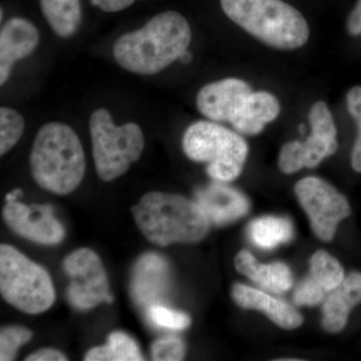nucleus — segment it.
<instances>
[{"mask_svg":"<svg viewBox=\"0 0 361 361\" xmlns=\"http://www.w3.org/2000/svg\"><path fill=\"white\" fill-rule=\"evenodd\" d=\"M251 92L250 85L244 80L225 78L202 87L197 94V108L213 122L230 123Z\"/></svg>","mask_w":361,"mask_h":361,"instance_id":"9b49d317","label":"nucleus"},{"mask_svg":"<svg viewBox=\"0 0 361 361\" xmlns=\"http://www.w3.org/2000/svg\"><path fill=\"white\" fill-rule=\"evenodd\" d=\"M235 302L246 310L265 313L278 326L294 329L303 322L302 316L290 304L268 295L265 292L243 284H235L232 289Z\"/></svg>","mask_w":361,"mask_h":361,"instance_id":"2eb2a0df","label":"nucleus"},{"mask_svg":"<svg viewBox=\"0 0 361 361\" xmlns=\"http://www.w3.org/2000/svg\"><path fill=\"white\" fill-rule=\"evenodd\" d=\"M33 179L51 193L75 191L85 173V156L75 130L63 123L42 127L33 142L30 157Z\"/></svg>","mask_w":361,"mask_h":361,"instance_id":"f03ea898","label":"nucleus"},{"mask_svg":"<svg viewBox=\"0 0 361 361\" xmlns=\"http://www.w3.org/2000/svg\"><path fill=\"white\" fill-rule=\"evenodd\" d=\"M310 276L314 278L325 291L330 292L343 281L344 271L336 258L327 252L318 251L310 260Z\"/></svg>","mask_w":361,"mask_h":361,"instance_id":"4be33fe9","label":"nucleus"},{"mask_svg":"<svg viewBox=\"0 0 361 361\" xmlns=\"http://www.w3.org/2000/svg\"><path fill=\"white\" fill-rule=\"evenodd\" d=\"M179 59L180 61H183V63H189V61H191V54L186 51L184 52V54H182V56H180Z\"/></svg>","mask_w":361,"mask_h":361,"instance_id":"c9c22d12","label":"nucleus"},{"mask_svg":"<svg viewBox=\"0 0 361 361\" xmlns=\"http://www.w3.org/2000/svg\"><path fill=\"white\" fill-rule=\"evenodd\" d=\"M191 37V28L184 16L165 11L140 30L118 37L114 44V56L125 70L155 75L180 59Z\"/></svg>","mask_w":361,"mask_h":361,"instance_id":"f257e3e1","label":"nucleus"},{"mask_svg":"<svg viewBox=\"0 0 361 361\" xmlns=\"http://www.w3.org/2000/svg\"><path fill=\"white\" fill-rule=\"evenodd\" d=\"M63 269L71 278L68 298L73 307L92 310L102 302L113 300L108 275L96 252L89 248L78 249L65 259Z\"/></svg>","mask_w":361,"mask_h":361,"instance_id":"1a4fd4ad","label":"nucleus"},{"mask_svg":"<svg viewBox=\"0 0 361 361\" xmlns=\"http://www.w3.org/2000/svg\"><path fill=\"white\" fill-rule=\"evenodd\" d=\"M0 292L7 303L27 314L44 312L56 300L47 271L4 244L0 246Z\"/></svg>","mask_w":361,"mask_h":361,"instance_id":"423d86ee","label":"nucleus"},{"mask_svg":"<svg viewBox=\"0 0 361 361\" xmlns=\"http://www.w3.org/2000/svg\"><path fill=\"white\" fill-rule=\"evenodd\" d=\"M148 318L149 322L160 329L183 330L189 326L191 320L185 313L170 310L161 304L149 306Z\"/></svg>","mask_w":361,"mask_h":361,"instance_id":"a878e982","label":"nucleus"},{"mask_svg":"<svg viewBox=\"0 0 361 361\" xmlns=\"http://www.w3.org/2000/svg\"><path fill=\"white\" fill-rule=\"evenodd\" d=\"M135 0H90L92 6H97L104 13H118L132 6Z\"/></svg>","mask_w":361,"mask_h":361,"instance_id":"2f4dec72","label":"nucleus"},{"mask_svg":"<svg viewBox=\"0 0 361 361\" xmlns=\"http://www.w3.org/2000/svg\"><path fill=\"white\" fill-rule=\"evenodd\" d=\"M23 194L20 189H16L13 191L9 192L8 194L6 196V202L8 203V202H14L18 201V199L20 198Z\"/></svg>","mask_w":361,"mask_h":361,"instance_id":"f704fd0d","label":"nucleus"},{"mask_svg":"<svg viewBox=\"0 0 361 361\" xmlns=\"http://www.w3.org/2000/svg\"><path fill=\"white\" fill-rule=\"evenodd\" d=\"M132 213L140 231L156 245L195 243L210 229L200 206L179 195L149 192L133 207Z\"/></svg>","mask_w":361,"mask_h":361,"instance_id":"7ed1b4c3","label":"nucleus"},{"mask_svg":"<svg viewBox=\"0 0 361 361\" xmlns=\"http://www.w3.org/2000/svg\"><path fill=\"white\" fill-rule=\"evenodd\" d=\"M346 104L350 116L355 118L357 126L356 137L353 152H351V166L355 172L361 173V87L356 85L349 90L346 96Z\"/></svg>","mask_w":361,"mask_h":361,"instance_id":"bb28decb","label":"nucleus"},{"mask_svg":"<svg viewBox=\"0 0 361 361\" xmlns=\"http://www.w3.org/2000/svg\"><path fill=\"white\" fill-rule=\"evenodd\" d=\"M305 168H315L327 157L336 153L338 144L336 140L329 139L311 133L310 137L302 142Z\"/></svg>","mask_w":361,"mask_h":361,"instance_id":"b1692460","label":"nucleus"},{"mask_svg":"<svg viewBox=\"0 0 361 361\" xmlns=\"http://www.w3.org/2000/svg\"><path fill=\"white\" fill-rule=\"evenodd\" d=\"M32 332L21 326L4 327L0 331V360H16L18 348L32 338Z\"/></svg>","mask_w":361,"mask_h":361,"instance_id":"393cba45","label":"nucleus"},{"mask_svg":"<svg viewBox=\"0 0 361 361\" xmlns=\"http://www.w3.org/2000/svg\"><path fill=\"white\" fill-rule=\"evenodd\" d=\"M23 130L25 120L23 116L13 109L2 106L0 109V155H6L18 144Z\"/></svg>","mask_w":361,"mask_h":361,"instance_id":"5701e85b","label":"nucleus"},{"mask_svg":"<svg viewBox=\"0 0 361 361\" xmlns=\"http://www.w3.org/2000/svg\"><path fill=\"white\" fill-rule=\"evenodd\" d=\"M279 113L280 104L276 97L267 92H252L233 116L230 123L242 134L257 135Z\"/></svg>","mask_w":361,"mask_h":361,"instance_id":"f3484780","label":"nucleus"},{"mask_svg":"<svg viewBox=\"0 0 361 361\" xmlns=\"http://www.w3.org/2000/svg\"><path fill=\"white\" fill-rule=\"evenodd\" d=\"M195 202L200 206L210 222L225 225L245 216L249 202L237 190L214 183L197 191Z\"/></svg>","mask_w":361,"mask_h":361,"instance_id":"ddd939ff","label":"nucleus"},{"mask_svg":"<svg viewBox=\"0 0 361 361\" xmlns=\"http://www.w3.org/2000/svg\"><path fill=\"white\" fill-rule=\"evenodd\" d=\"M348 30L353 37L361 35V0H357L348 18Z\"/></svg>","mask_w":361,"mask_h":361,"instance_id":"72a5a7b5","label":"nucleus"},{"mask_svg":"<svg viewBox=\"0 0 361 361\" xmlns=\"http://www.w3.org/2000/svg\"><path fill=\"white\" fill-rule=\"evenodd\" d=\"M42 14L51 30L61 37L75 35L82 23L80 0H39Z\"/></svg>","mask_w":361,"mask_h":361,"instance_id":"6ab92c4d","label":"nucleus"},{"mask_svg":"<svg viewBox=\"0 0 361 361\" xmlns=\"http://www.w3.org/2000/svg\"><path fill=\"white\" fill-rule=\"evenodd\" d=\"M37 27L25 18H14L0 32V85L8 80L16 61L27 58L39 44Z\"/></svg>","mask_w":361,"mask_h":361,"instance_id":"f8f14e48","label":"nucleus"},{"mask_svg":"<svg viewBox=\"0 0 361 361\" xmlns=\"http://www.w3.org/2000/svg\"><path fill=\"white\" fill-rule=\"evenodd\" d=\"M26 361H66V356L56 349L45 348L32 353L25 358Z\"/></svg>","mask_w":361,"mask_h":361,"instance_id":"473e14b6","label":"nucleus"},{"mask_svg":"<svg viewBox=\"0 0 361 361\" xmlns=\"http://www.w3.org/2000/svg\"><path fill=\"white\" fill-rule=\"evenodd\" d=\"M278 166L284 174H293L305 168L302 142L293 141L284 145L280 152Z\"/></svg>","mask_w":361,"mask_h":361,"instance_id":"c756f323","label":"nucleus"},{"mask_svg":"<svg viewBox=\"0 0 361 361\" xmlns=\"http://www.w3.org/2000/svg\"><path fill=\"white\" fill-rule=\"evenodd\" d=\"M329 293L323 304L322 326L330 334H337L348 324L353 308L361 303V273H350Z\"/></svg>","mask_w":361,"mask_h":361,"instance_id":"dca6fc26","label":"nucleus"},{"mask_svg":"<svg viewBox=\"0 0 361 361\" xmlns=\"http://www.w3.org/2000/svg\"><path fill=\"white\" fill-rule=\"evenodd\" d=\"M184 343L179 337L166 336L152 345V357L157 361H179L184 358Z\"/></svg>","mask_w":361,"mask_h":361,"instance_id":"c85d7f7f","label":"nucleus"},{"mask_svg":"<svg viewBox=\"0 0 361 361\" xmlns=\"http://www.w3.org/2000/svg\"><path fill=\"white\" fill-rule=\"evenodd\" d=\"M87 361H139L144 360L137 342L123 332L110 334L108 343L90 349L85 355Z\"/></svg>","mask_w":361,"mask_h":361,"instance_id":"412c9836","label":"nucleus"},{"mask_svg":"<svg viewBox=\"0 0 361 361\" xmlns=\"http://www.w3.org/2000/svg\"><path fill=\"white\" fill-rule=\"evenodd\" d=\"M169 268L161 256L147 254L135 265L132 278V294L142 305L151 306L167 291Z\"/></svg>","mask_w":361,"mask_h":361,"instance_id":"4468645a","label":"nucleus"},{"mask_svg":"<svg viewBox=\"0 0 361 361\" xmlns=\"http://www.w3.org/2000/svg\"><path fill=\"white\" fill-rule=\"evenodd\" d=\"M90 133L97 176L106 182L125 174L144 149L141 128L134 123L116 126L104 109H97L90 116Z\"/></svg>","mask_w":361,"mask_h":361,"instance_id":"0eeeda50","label":"nucleus"},{"mask_svg":"<svg viewBox=\"0 0 361 361\" xmlns=\"http://www.w3.org/2000/svg\"><path fill=\"white\" fill-rule=\"evenodd\" d=\"M248 235L254 245L269 250L290 241L293 237V226L285 218L268 216L251 222Z\"/></svg>","mask_w":361,"mask_h":361,"instance_id":"aec40b11","label":"nucleus"},{"mask_svg":"<svg viewBox=\"0 0 361 361\" xmlns=\"http://www.w3.org/2000/svg\"><path fill=\"white\" fill-rule=\"evenodd\" d=\"M188 158L207 164V173L217 182L236 179L248 155V145L236 133L219 123L200 121L192 123L183 137Z\"/></svg>","mask_w":361,"mask_h":361,"instance_id":"39448f33","label":"nucleus"},{"mask_svg":"<svg viewBox=\"0 0 361 361\" xmlns=\"http://www.w3.org/2000/svg\"><path fill=\"white\" fill-rule=\"evenodd\" d=\"M295 193L316 236L322 241H331L337 226L351 214L348 199L329 183L316 177L299 180Z\"/></svg>","mask_w":361,"mask_h":361,"instance_id":"6e6552de","label":"nucleus"},{"mask_svg":"<svg viewBox=\"0 0 361 361\" xmlns=\"http://www.w3.org/2000/svg\"><path fill=\"white\" fill-rule=\"evenodd\" d=\"M310 122L313 134L336 140V127L329 106L324 102H316L310 111Z\"/></svg>","mask_w":361,"mask_h":361,"instance_id":"cd10ccee","label":"nucleus"},{"mask_svg":"<svg viewBox=\"0 0 361 361\" xmlns=\"http://www.w3.org/2000/svg\"><path fill=\"white\" fill-rule=\"evenodd\" d=\"M326 293L322 285L310 276L297 286L293 301L297 306H314L322 302Z\"/></svg>","mask_w":361,"mask_h":361,"instance_id":"7c9ffc66","label":"nucleus"},{"mask_svg":"<svg viewBox=\"0 0 361 361\" xmlns=\"http://www.w3.org/2000/svg\"><path fill=\"white\" fill-rule=\"evenodd\" d=\"M235 267L241 274L257 283L265 290L283 293L292 286L290 270L284 263L261 264L248 251H241L235 258Z\"/></svg>","mask_w":361,"mask_h":361,"instance_id":"a211bd4d","label":"nucleus"},{"mask_svg":"<svg viewBox=\"0 0 361 361\" xmlns=\"http://www.w3.org/2000/svg\"><path fill=\"white\" fill-rule=\"evenodd\" d=\"M2 215L14 233L35 243L56 245L65 238V228L54 217L51 206L8 202Z\"/></svg>","mask_w":361,"mask_h":361,"instance_id":"9d476101","label":"nucleus"},{"mask_svg":"<svg viewBox=\"0 0 361 361\" xmlns=\"http://www.w3.org/2000/svg\"><path fill=\"white\" fill-rule=\"evenodd\" d=\"M221 6L240 27L275 49H298L310 37L307 21L283 0H221Z\"/></svg>","mask_w":361,"mask_h":361,"instance_id":"20e7f679","label":"nucleus"}]
</instances>
